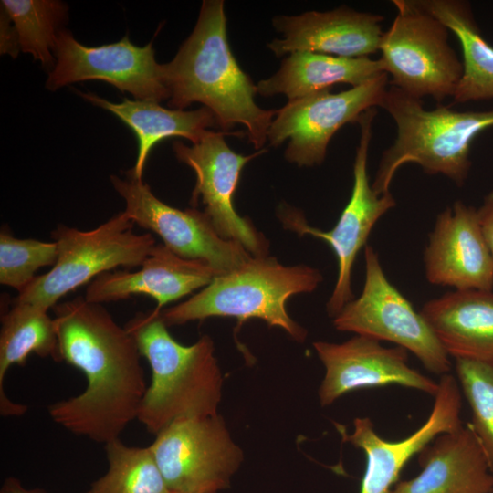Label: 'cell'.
Wrapping results in <instances>:
<instances>
[{
	"label": "cell",
	"instance_id": "1",
	"mask_svg": "<svg viewBox=\"0 0 493 493\" xmlns=\"http://www.w3.org/2000/svg\"><path fill=\"white\" fill-rule=\"evenodd\" d=\"M61 362L82 372L85 390L48 405L54 423L96 443L120 438L147 390L141 353L131 332L98 303L77 297L54 308Z\"/></svg>",
	"mask_w": 493,
	"mask_h": 493
},
{
	"label": "cell",
	"instance_id": "2",
	"mask_svg": "<svg viewBox=\"0 0 493 493\" xmlns=\"http://www.w3.org/2000/svg\"><path fill=\"white\" fill-rule=\"evenodd\" d=\"M162 65L171 109L184 110L202 103L221 131L231 132L241 124L248 142L262 150L276 110H263L255 101L257 85L239 67L228 44L224 1L202 2L193 32L174 58Z\"/></svg>",
	"mask_w": 493,
	"mask_h": 493
},
{
	"label": "cell",
	"instance_id": "3",
	"mask_svg": "<svg viewBox=\"0 0 493 493\" xmlns=\"http://www.w3.org/2000/svg\"><path fill=\"white\" fill-rule=\"evenodd\" d=\"M160 313L138 312L125 325L152 370L137 419L154 435L176 420L217 414L223 386L212 339L183 345Z\"/></svg>",
	"mask_w": 493,
	"mask_h": 493
},
{
	"label": "cell",
	"instance_id": "4",
	"mask_svg": "<svg viewBox=\"0 0 493 493\" xmlns=\"http://www.w3.org/2000/svg\"><path fill=\"white\" fill-rule=\"evenodd\" d=\"M381 108L396 125V138L385 149L372 184L377 194L389 192L397 170L407 163L428 174H443L462 186L470 168V146L483 131L493 126V109L457 111L441 106L424 108L422 100L390 85Z\"/></svg>",
	"mask_w": 493,
	"mask_h": 493
},
{
	"label": "cell",
	"instance_id": "5",
	"mask_svg": "<svg viewBox=\"0 0 493 493\" xmlns=\"http://www.w3.org/2000/svg\"><path fill=\"white\" fill-rule=\"evenodd\" d=\"M321 281L317 268L284 266L267 256L253 257L241 267L216 276L187 300L161 310L160 315L167 327L214 316L241 321L255 318L303 341L307 332L288 316L286 301L295 294L313 291Z\"/></svg>",
	"mask_w": 493,
	"mask_h": 493
},
{
	"label": "cell",
	"instance_id": "6",
	"mask_svg": "<svg viewBox=\"0 0 493 493\" xmlns=\"http://www.w3.org/2000/svg\"><path fill=\"white\" fill-rule=\"evenodd\" d=\"M124 211L96 228L82 231L59 225L52 232L58 259L47 273L37 276L16 301L48 310L79 286L117 267H140L156 245L151 233L136 234Z\"/></svg>",
	"mask_w": 493,
	"mask_h": 493
},
{
	"label": "cell",
	"instance_id": "7",
	"mask_svg": "<svg viewBox=\"0 0 493 493\" xmlns=\"http://www.w3.org/2000/svg\"><path fill=\"white\" fill-rule=\"evenodd\" d=\"M397 13L379 51L389 84L414 99L453 98L463 62L449 45V29L417 0H393Z\"/></svg>",
	"mask_w": 493,
	"mask_h": 493
},
{
	"label": "cell",
	"instance_id": "8",
	"mask_svg": "<svg viewBox=\"0 0 493 493\" xmlns=\"http://www.w3.org/2000/svg\"><path fill=\"white\" fill-rule=\"evenodd\" d=\"M364 257L362 294L333 318L335 329L393 342L414 354L429 372L448 373V354L421 313L388 280L371 246H365Z\"/></svg>",
	"mask_w": 493,
	"mask_h": 493
},
{
	"label": "cell",
	"instance_id": "9",
	"mask_svg": "<svg viewBox=\"0 0 493 493\" xmlns=\"http://www.w3.org/2000/svg\"><path fill=\"white\" fill-rule=\"evenodd\" d=\"M149 447L173 493H217L229 487L244 459L218 414L176 420Z\"/></svg>",
	"mask_w": 493,
	"mask_h": 493
},
{
	"label": "cell",
	"instance_id": "10",
	"mask_svg": "<svg viewBox=\"0 0 493 493\" xmlns=\"http://www.w3.org/2000/svg\"><path fill=\"white\" fill-rule=\"evenodd\" d=\"M376 115V108H371L361 115L357 122L360 127V139L353 163L352 191L332 229L323 231L314 228L308 225L303 215L297 209L288 205L279 208V217L285 227L299 236L310 235L327 242L337 257L338 277L327 303V312L333 318L353 299L351 269L359 251L366 246L375 223L396 205L390 191L377 194L368 177V152Z\"/></svg>",
	"mask_w": 493,
	"mask_h": 493
},
{
	"label": "cell",
	"instance_id": "11",
	"mask_svg": "<svg viewBox=\"0 0 493 493\" xmlns=\"http://www.w3.org/2000/svg\"><path fill=\"white\" fill-rule=\"evenodd\" d=\"M383 72L339 93L325 89L288 100L276 110L267 132L271 146L288 140L285 158L298 166L320 165L325 160L333 135L347 123H357L371 108L381 107L388 89Z\"/></svg>",
	"mask_w": 493,
	"mask_h": 493
},
{
	"label": "cell",
	"instance_id": "12",
	"mask_svg": "<svg viewBox=\"0 0 493 493\" xmlns=\"http://www.w3.org/2000/svg\"><path fill=\"white\" fill-rule=\"evenodd\" d=\"M54 57L55 65L46 81L49 90L98 79L131 93L135 100L159 103L170 98L163 65L155 60L152 41L139 47L126 35L116 43L88 47L76 40L70 31L60 29Z\"/></svg>",
	"mask_w": 493,
	"mask_h": 493
},
{
	"label": "cell",
	"instance_id": "13",
	"mask_svg": "<svg viewBox=\"0 0 493 493\" xmlns=\"http://www.w3.org/2000/svg\"><path fill=\"white\" fill-rule=\"evenodd\" d=\"M246 135L244 132H225L208 130L192 145L173 143L176 158L195 173L196 181L191 204L200 200L217 234L226 240L242 245L253 257L267 256V241L246 218L235 210L233 196L237 188L241 171L266 149L250 155H242L229 148L226 135Z\"/></svg>",
	"mask_w": 493,
	"mask_h": 493
},
{
	"label": "cell",
	"instance_id": "14",
	"mask_svg": "<svg viewBox=\"0 0 493 493\" xmlns=\"http://www.w3.org/2000/svg\"><path fill=\"white\" fill-rule=\"evenodd\" d=\"M125 175L110 176L114 189L124 200V213L134 224L157 234L179 257L205 262L220 274L253 257L239 243L221 237L204 212L170 206L142 180Z\"/></svg>",
	"mask_w": 493,
	"mask_h": 493
},
{
	"label": "cell",
	"instance_id": "15",
	"mask_svg": "<svg viewBox=\"0 0 493 493\" xmlns=\"http://www.w3.org/2000/svg\"><path fill=\"white\" fill-rule=\"evenodd\" d=\"M314 349L325 367L319 388L322 406L361 388L398 384L435 397V383L407 364V351L386 348L379 341L357 335L342 343L316 341Z\"/></svg>",
	"mask_w": 493,
	"mask_h": 493
},
{
	"label": "cell",
	"instance_id": "16",
	"mask_svg": "<svg viewBox=\"0 0 493 493\" xmlns=\"http://www.w3.org/2000/svg\"><path fill=\"white\" fill-rule=\"evenodd\" d=\"M461 393L457 381L451 374L441 375L438 391L427 420L412 435L400 441L383 439L369 417L353 421V432L341 431L343 441L362 449L366 455V469L360 493H390L410 458L430 444L438 435L452 432L463 425L460 414Z\"/></svg>",
	"mask_w": 493,
	"mask_h": 493
},
{
	"label": "cell",
	"instance_id": "17",
	"mask_svg": "<svg viewBox=\"0 0 493 493\" xmlns=\"http://www.w3.org/2000/svg\"><path fill=\"white\" fill-rule=\"evenodd\" d=\"M424 263L431 284L493 290V258L475 207L457 200L437 215Z\"/></svg>",
	"mask_w": 493,
	"mask_h": 493
},
{
	"label": "cell",
	"instance_id": "18",
	"mask_svg": "<svg viewBox=\"0 0 493 493\" xmlns=\"http://www.w3.org/2000/svg\"><path fill=\"white\" fill-rule=\"evenodd\" d=\"M383 16L345 5L329 11H308L299 16L273 17L283 35L267 44L277 56L306 51L341 58H370L379 51Z\"/></svg>",
	"mask_w": 493,
	"mask_h": 493
},
{
	"label": "cell",
	"instance_id": "19",
	"mask_svg": "<svg viewBox=\"0 0 493 493\" xmlns=\"http://www.w3.org/2000/svg\"><path fill=\"white\" fill-rule=\"evenodd\" d=\"M218 275L209 264L179 257L163 244H156L135 271L103 273L89 285L85 299L92 303L126 299L144 294L156 302L158 310L194 290L205 288Z\"/></svg>",
	"mask_w": 493,
	"mask_h": 493
},
{
	"label": "cell",
	"instance_id": "20",
	"mask_svg": "<svg viewBox=\"0 0 493 493\" xmlns=\"http://www.w3.org/2000/svg\"><path fill=\"white\" fill-rule=\"evenodd\" d=\"M419 475L390 493H492L493 473L469 423L438 435L419 453Z\"/></svg>",
	"mask_w": 493,
	"mask_h": 493
},
{
	"label": "cell",
	"instance_id": "21",
	"mask_svg": "<svg viewBox=\"0 0 493 493\" xmlns=\"http://www.w3.org/2000/svg\"><path fill=\"white\" fill-rule=\"evenodd\" d=\"M420 313L448 356L493 362V290L456 289Z\"/></svg>",
	"mask_w": 493,
	"mask_h": 493
},
{
	"label": "cell",
	"instance_id": "22",
	"mask_svg": "<svg viewBox=\"0 0 493 493\" xmlns=\"http://www.w3.org/2000/svg\"><path fill=\"white\" fill-rule=\"evenodd\" d=\"M78 93L116 115L134 131L138 140L137 159L134 166L124 173L137 180H142L148 154L160 141L176 136L195 143L210 128L217 126L214 114L206 107L182 110L166 109L153 101L124 99L116 103L90 92Z\"/></svg>",
	"mask_w": 493,
	"mask_h": 493
},
{
	"label": "cell",
	"instance_id": "23",
	"mask_svg": "<svg viewBox=\"0 0 493 493\" xmlns=\"http://www.w3.org/2000/svg\"><path fill=\"white\" fill-rule=\"evenodd\" d=\"M384 72L381 59L341 58L299 51L288 55L279 69L257 84V93L285 95L288 100L302 98L337 84L359 86Z\"/></svg>",
	"mask_w": 493,
	"mask_h": 493
},
{
	"label": "cell",
	"instance_id": "24",
	"mask_svg": "<svg viewBox=\"0 0 493 493\" xmlns=\"http://www.w3.org/2000/svg\"><path fill=\"white\" fill-rule=\"evenodd\" d=\"M1 321L0 414L2 416H20L27 407L6 396L4 389L5 374L13 365H25L31 353L61 362L56 323L47 309L16 300Z\"/></svg>",
	"mask_w": 493,
	"mask_h": 493
},
{
	"label": "cell",
	"instance_id": "25",
	"mask_svg": "<svg viewBox=\"0 0 493 493\" xmlns=\"http://www.w3.org/2000/svg\"><path fill=\"white\" fill-rule=\"evenodd\" d=\"M457 37L463 74L455 103L493 100V47L482 36L470 4L463 0H417Z\"/></svg>",
	"mask_w": 493,
	"mask_h": 493
},
{
	"label": "cell",
	"instance_id": "26",
	"mask_svg": "<svg viewBox=\"0 0 493 493\" xmlns=\"http://www.w3.org/2000/svg\"><path fill=\"white\" fill-rule=\"evenodd\" d=\"M104 446L108 470L85 493H173L149 446H130L120 438Z\"/></svg>",
	"mask_w": 493,
	"mask_h": 493
},
{
	"label": "cell",
	"instance_id": "27",
	"mask_svg": "<svg viewBox=\"0 0 493 493\" xmlns=\"http://www.w3.org/2000/svg\"><path fill=\"white\" fill-rule=\"evenodd\" d=\"M1 7L16 28L20 50L50 71L55 65L57 36L68 5L57 0H2Z\"/></svg>",
	"mask_w": 493,
	"mask_h": 493
},
{
	"label": "cell",
	"instance_id": "28",
	"mask_svg": "<svg viewBox=\"0 0 493 493\" xmlns=\"http://www.w3.org/2000/svg\"><path fill=\"white\" fill-rule=\"evenodd\" d=\"M456 371L471 409L469 424L493 473V362L456 359Z\"/></svg>",
	"mask_w": 493,
	"mask_h": 493
},
{
	"label": "cell",
	"instance_id": "29",
	"mask_svg": "<svg viewBox=\"0 0 493 493\" xmlns=\"http://www.w3.org/2000/svg\"><path fill=\"white\" fill-rule=\"evenodd\" d=\"M58 259L55 241L16 238L3 228L0 232V283L22 292L43 267H53Z\"/></svg>",
	"mask_w": 493,
	"mask_h": 493
},
{
	"label": "cell",
	"instance_id": "30",
	"mask_svg": "<svg viewBox=\"0 0 493 493\" xmlns=\"http://www.w3.org/2000/svg\"><path fill=\"white\" fill-rule=\"evenodd\" d=\"M477 211L483 236L493 258V190L484 197Z\"/></svg>",
	"mask_w": 493,
	"mask_h": 493
},
{
	"label": "cell",
	"instance_id": "31",
	"mask_svg": "<svg viewBox=\"0 0 493 493\" xmlns=\"http://www.w3.org/2000/svg\"><path fill=\"white\" fill-rule=\"evenodd\" d=\"M1 54H8L16 58L20 50L16 28L7 16L2 9L1 12Z\"/></svg>",
	"mask_w": 493,
	"mask_h": 493
},
{
	"label": "cell",
	"instance_id": "32",
	"mask_svg": "<svg viewBox=\"0 0 493 493\" xmlns=\"http://www.w3.org/2000/svg\"><path fill=\"white\" fill-rule=\"evenodd\" d=\"M0 493H46L41 488H26L19 479L9 477L5 479Z\"/></svg>",
	"mask_w": 493,
	"mask_h": 493
},
{
	"label": "cell",
	"instance_id": "33",
	"mask_svg": "<svg viewBox=\"0 0 493 493\" xmlns=\"http://www.w3.org/2000/svg\"></svg>",
	"mask_w": 493,
	"mask_h": 493
},
{
	"label": "cell",
	"instance_id": "34",
	"mask_svg": "<svg viewBox=\"0 0 493 493\" xmlns=\"http://www.w3.org/2000/svg\"><path fill=\"white\" fill-rule=\"evenodd\" d=\"M493 493V492H492Z\"/></svg>",
	"mask_w": 493,
	"mask_h": 493
}]
</instances>
